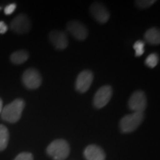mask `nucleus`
<instances>
[{"label":"nucleus","mask_w":160,"mask_h":160,"mask_svg":"<svg viewBox=\"0 0 160 160\" xmlns=\"http://www.w3.org/2000/svg\"><path fill=\"white\" fill-rule=\"evenodd\" d=\"M2 106H3V103H2V100L1 98H0V114H1L2 111Z\"/></svg>","instance_id":"obj_22"},{"label":"nucleus","mask_w":160,"mask_h":160,"mask_svg":"<svg viewBox=\"0 0 160 160\" xmlns=\"http://www.w3.org/2000/svg\"><path fill=\"white\" fill-rule=\"evenodd\" d=\"M156 2V0H140V1H136L138 7L140 8H147Z\"/></svg>","instance_id":"obj_18"},{"label":"nucleus","mask_w":160,"mask_h":160,"mask_svg":"<svg viewBox=\"0 0 160 160\" xmlns=\"http://www.w3.org/2000/svg\"><path fill=\"white\" fill-rule=\"evenodd\" d=\"M14 160H33V157L32 153L28 152H23L19 153Z\"/></svg>","instance_id":"obj_19"},{"label":"nucleus","mask_w":160,"mask_h":160,"mask_svg":"<svg viewBox=\"0 0 160 160\" xmlns=\"http://www.w3.org/2000/svg\"><path fill=\"white\" fill-rule=\"evenodd\" d=\"M68 30L70 33L78 40L85 39L88 34L87 28L78 21H71L68 24Z\"/></svg>","instance_id":"obj_9"},{"label":"nucleus","mask_w":160,"mask_h":160,"mask_svg":"<svg viewBox=\"0 0 160 160\" xmlns=\"http://www.w3.org/2000/svg\"><path fill=\"white\" fill-rule=\"evenodd\" d=\"M16 8H17V5L15 3H11L6 6L5 10H4V12H5L6 15H11L15 11Z\"/></svg>","instance_id":"obj_20"},{"label":"nucleus","mask_w":160,"mask_h":160,"mask_svg":"<svg viewBox=\"0 0 160 160\" xmlns=\"http://www.w3.org/2000/svg\"><path fill=\"white\" fill-rule=\"evenodd\" d=\"M128 106L133 112L143 113L147 106V99L145 93L142 91H135L130 97Z\"/></svg>","instance_id":"obj_5"},{"label":"nucleus","mask_w":160,"mask_h":160,"mask_svg":"<svg viewBox=\"0 0 160 160\" xmlns=\"http://www.w3.org/2000/svg\"><path fill=\"white\" fill-rule=\"evenodd\" d=\"M8 31V26L3 21H0V33L4 34Z\"/></svg>","instance_id":"obj_21"},{"label":"nucleus","mask_w":160,"mask_h":160,"mask_svg":"<svg viewBox=\"0 0 160 160\" xmlns=\"http://www.w3.org/2000/svg\"><path fill=\"white\" fill-rule=\"evenodd\" d=\"M84 156L87 160H105V152L96 145L88 146L84 151Z\"/></svg>","instance_id":"obj_12"},{"label":"nucleus","mask_w":160,"mask_h":160,"mask_svg":"<svg viewBox=\"0 0 160 160\" xmlns=\"http://www.w3.org/2000/svg\"><path fill=\"white\" fill-rule=\"evenodd\" d=\"M49 39L56 48L63 50L68 45L67 36L64 32L59 31H53L50 33Z\"/></svg>","instance_id":"obj_11"},{"label":"nucleus","mask_w":160,"mask_h":160,"mask_svg":"<svg viewBox=\"0 0 160 160\" xmlns=\"http://www.w3.org/2000/svg\"><path fill=\"white\" fill-rule=\"evenodd\" d=\"M144 119V113L133 112L124 117L120 121V128L123 133H131L141 125Z\"/></svg>","instance_id":"obj_3"},{"label":"nucleus","mask_w":160,"mask_h":160,"mask_svg":"<svg viewBox=\"0 0 160 160\" xmlns=\"http://www.w3.org/2000/svg\"><path fill=\"white\" fill-rule=\"evenodd\" d=\"M22 82L28 89H37L42 84V77L39 72L34 68H29L24 72Z\"/></svg>","instance_id":"obj_4"},{"label":"nucleus","mask_w":160,"mask_h":160,"mask_svg":"<svg viewBox=\"0 0 160 160\" xmlns=\"http://www.w3.org/2000/svg\"><path fill=\"white\" fill-rule=\"evenodd\" d=\"M111 86L105 85L98 90L93 98V105L97 108H102L109 102L112 97Z\"/></svg>","instance_id":"obj_6"},{"label":"nucleus","mask_w":160,"mask_h":160,"mask_svg":"<svg viewBox=\"0 0 160 160\" xmlns=\"http://www.w3.org/2000/svg\"><path fill=\"white\" fill-rule=\"evenodd\" d=\"M145 62L146 65L153 68H155L157 65L158 62H159V57H158L157 53H151L146 58Z\"/></svg>","instance_id":"obj_16"},{"label":"nucleus","mask_w":160,"mask_h":160,"mask_svg":"<svg viewBox=\"0 0 160 160\" xmlns=\"http://www.w3.org/2000/svg\"><path fill=\"white\" fill-rule=\"evenodd\" d=\"M145 39L151 45H159L160 43L159 31L156 28H151L145 32Z\"/></svg>","instance_id":"obj_13"},{"label":"nucleus","mask_w":160,"mask_h":160,"mask_svg":"<svg viewBox=\"0 0 160 160\" xmlns=\"http://www.w3.org/2000/svg\"><path fill=\"white\" fill-rule=\"evenodd\" d=\"M46 151L54 160H65L70 153V147L67 141L59 139L52 142Z\"/></svg>","instance_id":"obj_2"},{"label":"nucleus","mask_w":160,"mask_h":160,"mask_svg":"<svg viewBox=\"0 0 160 160\" xmlns=\"http://www.w3.org/2000/svg\"><path fill=\"white\" fill-rule=\"evenodd\" d=\"M25 106V103L23 99H15L3 108L1 113L2 119L8 122L16 123L21 118Z\"/></svg>","instance_id":"obj_1"},{"label":"nucleus","mask_w":160,"mask_h":160,"mask_svg":"<svg viewBox=\"0 0 160 160\" xmlns=\"http://www.w3.org/2000/svg\"><path fill=\"white\" fill-rule=\"evenodd\" d=\"M91 13L94 19L100 23H105L108 21L110 13L108 9L100 2H94L91 6Z\"/></svg>","instance_id":"obj_10"},{"label":"nucleus","mask_w":160,"mask_h":160,"mask_svg":"<svg viewBox=\"0 0 160 160\" xmlns=\"http://www.w3.org/2000/svg\"><path fill=\"white\" fill-rule=\"evenodd\" d=\"M9 141V132L5 125H0V151L7 148Z\"/></svg>","instance_id":"obj_15"},{"label":"nucleus","mask_w":160,"mask_h":160,"mask_svg":"<svg viewBox=\"0 0 160 160\" xmlns=\"http://www.w3.org/2000/svg\"><path fill=\"white\" fill-rule=\"evenodd\" d=\"M31 28L29 18L25 14H19L16 17L11 23L12 31L17 33H25L30 31Z\"/></svg>","instance_id":"obj_7"},{"label":"nucleus","mask_w":160,"mask_h":160,"mask_svg":"<svg viewBox=\"0 0 160 160\" xmlns=\"http://www.w3.org/2000/svg\"><path fill=\"white\" fill-rule=\"evenodd\" d=\"M136 57H141L145 53V42L141 40L137 41L133 45Z\"/></svg>","instance_id":"obj_17"},{"label":"nucleus","mask_w":160,"mask_h":160,"mask_svg":"<svg viewBox=\"0 0 160 160\" xmlns=\"http://www.w3.org/2000/svg\"><path fill=\"white\" fill-rule=\"evenodd\" d=\"M93 79V75L91 71H83L79 73L76 81V89L80 93H85L91 87Z\"/></svg>","instance_id":"obj_8"},{"label":"nucleus","mask_w":160,"mask_h":160,"mask_svg":"<svg viewBox=\"0 0 160 160\" xmlns=\"http://www.w3.org/2000/svg\"><path fill=\"white\" fill-rule=\"evenodd\" d=\"M28 59V53L25 50H20L13 53L11 56V60L13 64L20 65L26 62Z\"/></svg>","instance_id":"obj_14"}]
</instances>
